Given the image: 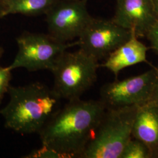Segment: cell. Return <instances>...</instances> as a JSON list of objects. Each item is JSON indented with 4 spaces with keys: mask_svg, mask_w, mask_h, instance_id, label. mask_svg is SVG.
I'll list each match as a JSON object with an SVG mask.
<instances>
[{
    "mask_svg": "<svg viewBox=\"0 0 158 158\" xmlns=\"http://www.w3.org/2000/svg\"><path fill=\"white\" fill-rule=\"evenodd\" d=\"M106 110L100 100L69 101L38 134L42 145L60 158H82Z\"/></svg>",
    "mask_w": 158,
    "mask_h": 158,
    "instance_id": "cell-1",
    "label": "cell"
},
{
    "mask_svg": "<svg viewBox=\"0 0 158 158\" xmlns=\"http://www.w3.org/2000/svg\"><path fill=\"white\" fill-rule=\"evenodd\" d=\"M10 100L0 110L6 128L22 134H39L60 108L62 100L52 89L40 82L10 85Z\"/></svg>",
    "mask_w": 158,
    "mask_h": 158,
    "instance_id": "cell-2",
    "label": "cell"
},
{
    "mask_svg": "<svg viewBox=\"0 0 158 158\" xmlns=\"http://www.w3.org/2000/svg\"><path fill=\"white\" fill-rule=\"evenodd\" d=\"M139 106L106 108L82 158H120L132 139Z\"/></svg>",
    "mask_w": 158,
    "mask_h": 158,
    "instance_id": "cell-3",
    "label": "cell"
},
{
    "mask_svg": "<svg viewBox=\"0 0 158 158\" xmlns=\"http://www.w3.org/2000/svg\"><path fill=\"white\" fill-rule=\"evenodd\" d=\"M99 67V61L80 49L65 51L51 70L53 89L61 99L68 102L81 98L96 83Z\"/></svg>",
    "mask_w": 158,
    "mask_h": 158,
    "instance_id": "cell-4",
    "label": "cell"
},
{
    "mask_svg": "<svg viewBox=\"0 0 158 158\" xmlns=\"http://www.w3.org/2000/svg\"><path fill=\"white\" fill-rule=\"evenodd\" d=\"M18 52L11 70L24 68L29 72L51 70L60 56L68 49L77 46V40L63 42L49 34L25 32L17 38Z\"/></svg>",
    "mask_w": 158,
    "mask_h": 158,
    "instance_id": "cell-5",
    "label": "cell"
},
{
    "mask_svg": "<svg viewBox=\"0 0 158 158\" xmlns=\"http://www.w3.org/2000/svg\"><path fill=\"white\" fill-rule=\"evenodd\" d=\"M156 67L127 79L103 85L100 100L106 108L140 106L150 102L158 78Z\"/></svg>",
    "mask_w": 158,
    "mask_h": 158,
    "instance_id": "cell-6",
    "label": "cell"
},
{
    "mask_svg": "<svg viewBox=\"0 0 158 158\" xmlns=\"http://www.w3.org/2000/svg\"><path fill=\"white\" fill-rule=\"evenodd\" d=\"M87 0H57L46 13L48 34L63 42L78 38L93 19Z\"/></svg>",
    "mask_w": 158,
    "mask_h": 158,
    "instance_id": "cell-7",
    "label": "cell"
},
{
    "mask_svg": "<svg viewBox=\"0 0 158 158\" xmlns=\"http://www.w3.org/2000/svg\"><path fill=\"white\" fill-rule=\"evenodd\" d=\"M113 21L93 18L77 38L79 49L98 61L105 59L133 35Z\"/></svg>",
    "mask_w": 158,
    "mask_h": 158,
    "instance_id": "cell-8",
    "label": "cell"
},
{
    "mask_svg": "<svg viewBox=\"0 0 158 158\" xmlns=\"http://www.w3.org/2000/svg\"><path fill=\"white\" fill-rule=\"evenodd\" d=\"M113 21L136 37L146 36L158 20L152 0H116Z\"/></svg>",
    "mask_w": 158,
    "mask_h": 158,
    "instance_id": "cell-9",
    "label": "cell"
},
{
    "mask_svg": "<svg viewBox=\"0 0 158 158\" xmlns=\"http://www.w3.org/2000/svg\"><path fill=\"white\" fill-rule=\"evenodd\" d=\"M148 48L143 44L134 34L129 40L112 52L100 67L110 71L115 77L125 68L141 63H147V51Z\"/></svg>",
    "mask_w": 158,
    "mask_h": 158,
    "instance_id": "cell-10",
    "label": "cell"
},
{
    "mask_svg": "<svg viewBox=\"0 0 158 158\" xmlns=\"http://www.w3.org/2000/svg\"><path fill=\"white\" fill-rule=\"evenodd\" d=\"M132 136L148 148L153 158H158V105L149 102L138 107Z\"/></svg>",
    "mask_w": 158,
    "mask_h": 158,
    "instance_id": "cell-11",
    "label": "cell"
},
{
    "mask_svg": "<svg viewBox=\"0 0 158 158\" xmlns=\"http://www.w3.org/2000/svg\"><path fill=\"white\" fill-rule=\"evenodd\" d=\"M57 0H6L5 15L36 16L46 13Z\"/></svg>",
    "mask_w": 158,
    "mask_h": 158,
    "instance_id": "cell-12",
    "label": "cell"
},
{
    "mask_svg": "<svg viewBox=\"0 0 158 158\" xmlns=\"http://www.w3.org/2000/svg\"><path fill=\"white\" fill-rule=\"evenodd\" d=\"M120 158H153L148 148L142 142L131 139L125 147Z\"/></svg>",
    "mask_w": 158,
    "mask_h": 158,
    "instance_id": "cell-13",
    "label": "cell"
},
{
    "mask_svg": "<svg viewBox=\"0 0 158 158\" xmlns=\"http://www.w3.org/2000/svg\"><path fill=\"white\" fill-rule=\"evenodd\" d=\"M11 78V70L8 67L0 66V103L6 93H8Z\"/></svg>",
    "mask_w": 158,
    "mask_h": 158,
    "instance_id": "cell-14",
    "label": "cell"
},
{
    "mask_svg": "<svg viewBox=\"0 0 158 158\" xmlns=\"http://www.w3.org/2000/svg\"><path fill=\"white\" fill-rule=\"evenodd\" d=\"M27 158H60V156L52 150L45 146L42 147L37 150L30 153L29 155L25 156Z\"/></svg>",
    "mask_w": 158,
    "mask_h": 158,
    "instance_id": "cell-15",
    "label": "cell"
},
{
    "mask_svg": "<svg viewBox=\"0 0 158 158\" xmlns=\"http://www.w3.org/2000/svg\"><path fill=\"white\" fill-rule=\"evenodd\" d=\"M146 37L150 42L151 49L158 55V20L149 30Z\"/></svg>",
    "mask_w": 158,
    "mask_h": 158,
    "instance_id": "cell-16",
    "label": "cell"
},
{
    "mask_svg": "<svg viewBox=\"0 0 158 158\" xmlns=\"http://www.w3.org/2000/svg\"><path fill=\"white\" fill-rule=\"evenodd\" d=\"M157 74H158V78L156 80V83L155 86V89L153 92L152 96L151 97V99L150 100V102H152L153 103L158 105V67L156 68Z\"/></svg>",
    "mask_w": 158,
    "mask_h": 158,
    "instance_id": "cell-17",
    "label": "cell"
},
{
    "mask_svg": "<svg viewBox=\"0 0 158 158\" xmlns=\"http://www.w3.org/2000/svg\"><path fill=\"white\" fill-rule=\"evenodd\" d=\"M6 0H0V20L6 17Z\"/></svg>",
    "mask_w": 158,
    "mask_h": 158,
    "instance_id": "cell-18",
    "label": "cell"
},
{
    "mask_svg": "<svg viewBox=\"0 0 158 158\" xmlns=\"http://www.w3.org/2000/svg\"><path fill=\"white\" fill-rule=\"evenodd\" d=\"M152 2L154 6L155 11L156 12L158 16V0H152Z\"/></svg>",
    "mask_w": 158,
    "mask_h": 158,
    "instance_id": "cell-19",
    "label": "cell"
},
{
    "mask_svg": "<svg viewBox=\"0 0 158 158\" xmlns=\"http://www.w3.org/2000/svg\"><path fill=\"white\" fill-rule=\"evenodd\" d=\"M2 52H3V51H2V49L0 47V58L2 56Z\"/></svg>",
    "mask_w": 158,
    "mask_h": 158,
    "instance_id": "cell-20",
    "label": "cell"
}]
</instances>
